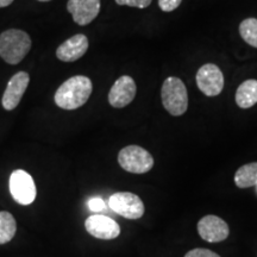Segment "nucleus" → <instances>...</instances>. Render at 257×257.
<instances>
[{"mask_svg":"<svg viewBox=\"0 0 257 257\" xmlns=\"http://www.w3.org/2000/svg\"><path fill=\"white\" fill-rule=\"evenodd\" d=\"M87 206L92 212H101L105 210V202L100 198H92L88 200Z\"/></svg>","mask_w":257,"mask_h":257,"instance_id":"nucleus-21","label":"nucleus"},{"mask_svg":"<svg viewBox=\"0 0 257 257\" xmlns=\"http://www.w3.org/2000/svg\"><path fill=\"white\" fill-rule=\"evenodd\" d=\"M182 0H159V6L162 11L172 12L181 5Z\"/></svg>","mask_w":257,"mask_h":257,"instance_id":"nucleus-20","label":"nucleus"},{"mask_svg":"<svg viewBox=\"0 0 257 257\" xmlns=\"http://www.w3.org/2000/svg\"><path fill=\"white\" fill-rule=\"evenodd\" d=\"M198 88L206 96L219 95L224 88V75L219 67L213 63L201 66L197 72Z\"/></svg>","mask_w":257,"mask_h":257,"instance_id":"nucleus-7","label":"nucleus"},{"mask_svg":"<svg viewBox=\"0 0 257 257\" xmlns=\"http://www.w3.org/2000/svg\"><path fill=\"white\" fill-rule=\"evenodd\" d=\"M9 188L12 198L19 205H30L36 199V185L34 179L23 169H17L12 172L10 176Z\"/></svg>","mask_w":257,"mask_h":257,"instance_id":"nucleus-6","label":"nucleus"},{"mask_svg":"<svg viewBox=\"0 0 257 257\" xmlns=\"http://www.w3.org/2000/svg\"><path fill=\"white\" fill-rule=\"evenodd\" d=\"M92 91L91 79L83 75H75L66 80L60 86L54 95V100L63 110H76L87 102Z\"/></svg>","mask_w":257,"mask_h":257,"instance_id":"nucleus-1","label":"nucleus"},{"mask_svg":"<svg viewBox=\"0 0 257 257\" xmlns=\"http://www.w3.org/2000/svg\"><path fill=\"white\" fill-rule=\"evenodd\" d=\"M85 229L91 236L98 239H114L120 234L119 224L102 214L89 216L85 221Z\"/></svg>","mask_w":257,"mask_h":257,"instance_id":"nucleus-9","label":"nucleus"},{"mask_svg":"<svg viewBox=\"0 0 257 257\" xmlns=\"http://www.w3.org/2000/svg\"><path fill=\"white\" fill-rule=\"evenodd\" d=\"M30 76L27 72L16 73L6 85L4 95H3L2 104L6 111H12L19 105L27 91Z\"/></svg>","mask_w":257,"mask_h":257,"instance_id":"nucleus-11","label":"nucleus"},{"mask_svg":"<svg viewBox=\"0 0 257 257\" xmlns=\"http://www.w3.org/2000/svg\"><path fill=\"white\" fill-rule=\"evenodd\" d=\"M236 104L240 108H250L257 104V80L249 79L240 83L236 91Z\"/></svg>","mask_w":257,"mask_h":257,"instance_id":"nucleus-14","label":"nucleus"},{"mask_svg":"<svg viewBox=\"0 0 257 257\" xmlns=\"http://www.w3.org/2000/svg\"><path fill=\"white\" fill-rule=\"evenodd\" d=\"M17 231V223L10 212H0V245L11 242Z\"/></svg>","mask_w":257,"mask_h":257,"instance_id":"nucleus-16","label":"nucleus"},{"mask_svg":"<svg viewBox=\"0 0 257 257\" xmlns=\"http://www.w3.org/2000/svg\"><path fill=\"white\" fill-rule=\"evenodd\" d=\"M240 37L245 43L257 48V18H246L239 24Z\"/></svg>","mask_w":257,"mask_h":257,"instance_id":"nucleus-17","label":"nucleus"},{"mask_svg":"<svg viewBox=\"0 0 257 257\" xmlns=\"http://www.w3.org/2000/svg\"><path fill=\"white\" fill-rule=\"evenodd\" d=\"M118 163L125 172L133 174H146L154 167V157L140 146H127L118 154Z\"/></svg>","mask_w":257,"mask_h":257,"instance_id":"nucleus-4","label":"nucleus"},{"mask_svg":"<svg viewBox=\"0 0 257 257\" xmlns=\"http://www.w3.org/2000/svg\"><path fill=\"white\" fill-rule=\"evenodd\" d=\"M161 99L163 107L174 117L186 113L188 108V92L181 79L169 76L161 88Z\"/></svg>","mask_w":257,"mask_h":257,"instance_id":"nucleus-3","label":"nucleus"},{"mask_svg":"<svg viewBox=\"0 0 257 257\" xmlns=\"http://www.w3.org/2000/svg\"><path fill=\"white\" fill-rule=\"evenodd\" d=\"M153 0H115L118 5L120 6H130V8L146 9L152 4Z\"/></svg>","mask_w":257,"mask_h":257,"instance_id":"nucleus-18","label":"nucleus"},{"mask_svg":"<svg viewBox=\"0 0 257 257\" xmlns=\"http://www.w3.org/2000/svg\"><path fill=\"white\" fill-rule=\"evenodd\" d=\"M14 2L15 0H0V9L8 8V6L11 5Z\"/></svg>","mask_w":257,"mask_h":257,"instance_id":"nucleus-22","label":"nucleus"},{"mask_svg":"<svg viewBox=\"0 0 257 257\" xmlns=\"http://www.w3.org/2000/svg\"><path fill=\"white\" fill-rule=\"evenodd\" d=\"M37 2H42V3H47V2H51V0H37Z\"/></svg>","mask_w":257,"mask_h":257,"instance_id":"nucleus-23","label":"nucleus"},{"mask_svg":"<svg viewBox=\"0 0 257 257\" xmlns=\"http://www.w3.org/2000/svg\"><path fill=\"white\" fill-rule=\"evenodd\" d=\"M31 49V38L27 32L9 29L0 35V57L6 63H21Z\"/></svg>","mask_w":257,"mask_h":257,"instance_id":"nucleus-2","label":"nucleus"},{"mask_svg":"<svg viewBox=\"0 0 257 257\" xmlns=\"http://www.w3.org/2000/svg\"><path fill=\"white\" fill-rule=\"evenodd\" d=\"M111 210L126 219H140L143 217L146 208L142 199L131 192H117L108 199Z\"/></svg>","mask_w":257,"mask_h":257,"instance_id":"nucleus-5","label":"nucleus"},{"mask_svg":"<svg viewBox=\"0 0 257 257\" xmlns=\"http://www.w3.org/2000/svg\"><path fill=\"white\" fill-rule=\"evenodd\" d=\"M136 92L137 87L135 80L128 75H123L112 85L108 92V102L112 107L123 108L133 102Z\"/></svg>","mask_w":257,"mask_h":257,"instance_id":"nucleus-10","label":"nucleus"},{"mask_svg":"<svg viewBox=\"0 0 257 257\" xmlns=\"http://www.w3.org/2000/svg\"><path fill=\"white\" fill-rule=\"evenodd\" d=\"M197 229L199 236L208 243L223 242L230 234L229 225L226 221L213 214L202 217L198 221Z\"/></svg>","mask_w":257,"mask_h":257,"instance_id":"nucleus-8","label":"nucleus"},{"mask_svg":"<svg viewBox=\"0 0 257 257\" xmlns=\"http://www.w3.org/2000/svg\"><path fill=\"white\" fill-rule=\"evenodd\" d=\"M100 0H68L67 10L72 15L73 21L85 27L92 23L100 12Z\"/></svg>","mask_w":257,"mask_h":257,"instance_id":"nucleus-12","label":"nucleus"},{"mask_svg":"<svg viewBox=\"0 0 257 257\" xmlns=\"http://www.w3.org/2000/svg\"><path fill=\"white\" fill-rule=\"evenodd\" d=\"M88 49V38L82 34L74 35L56 49V57L63 62H75Z\"/></svg>","mask_w":257,"mask_h":257,"instance_id":"nucleus-13","label":"nucleus"},{"mask_svg":"<svg viewBox=\"0 0 257 257\" xmlns=\"http://www.w3.org/2000/svg\"><path fill=\"white\" fill-rule=\"evenodd\" d=\"M234 184L238 188H249L257 185V162L246 163L237 169Z\"/></svg>","mask_w":257,"mask_h":257,"instance_id":"nucleus-15","label":"nucleus"},{"mask_svg":"<svg viewBox=\"0 0 257 257\" xmlns=\"http://www.w3.org/2000/svg\"><path fill=\"white\" fill-rule=\"evenodd\" d=\"M185 257H220L218 253L212 251L210 249H204V248H195L189 250L186 253Z\"/></svg>","mask_w":257,"mask_h":257,"instance_id":"nucleus-19","label":"nucleus"}]
</instances>
